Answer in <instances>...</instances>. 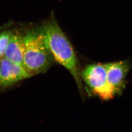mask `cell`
<instances>
[{
    "label": "cell",
    "mask_w": 132,
    "mask_h": 132,
    "mask_svg": "<svg viewBox=\"0 0 132 132\" xmlns=\"http://www.w3.org/2000/svg\"><path fill=\"white\" fill-rule=\"evenodd\" d=\"M47 48L54 61L69 71L83 94V85L78 60L72 46L58 24L54 15L41 27Z\"/></svg>",
    "instance_id": "6da1fadb"
},
{
    "label": "cell",
    "mask_w": 132,
    "mask_h": 132,
    "mask_svg": "<svg viewBox=\"0 0 132 132\" xmlns=\"http://www.w3.org/2000/svg\"><path fill=\"white\" fill-rule=\"evenodd\" d=\"M13 31L5 30L0 32V57H4L6 47Z\"/></svg>",
    "instance_id": "52a82bcc"
},
{
    "label": "cell",
    "mask_w": 132,
    "mask_h": 132,
    "mask_svg": "<svg viewBox=\"0 0 132 132\" xmlns=\"http://www.w3.org/2000/svg\"><path fill=\"white\" fill-rule=\"evenodd\" d=\"M82 81L92 93L103 100H109L116 95L109 84L106 64H92L81 71Z\"/></svg>",
    "instance_id": "3957f363"
},
{
    "label": "cell",
    "mask_w": 132,
    "mask_h": 132,
    "mask_svg": "<svg viewBox=\"0 0 132 132\" xmlns=\"http://www.w3.org/2000/svg\"><path fill=\"white\" fill-rule=\"evenodd\" d=\"M32 76L24 66L13 62L5 57L1 58L0 64V91L13 86Z\"/></svg>",
    "instance_id": "277c9868"
},
{
    "label": "cell",
    "mask_w": 132,
    "mask_h": 132,
    "mask_svg": "<svg viewBox=\"0 0 132 132\" xmlns=\"http://www.w3.org/2000/svg\"><path fill=\"white\" fill-rule=\"evenodd\" d=\"M1 57H0V64H1Z\"/></svg>",
    "instance_id": "ba28073f"
},
{
    "label": "cell",
    "mask_w": 132,
    "mask_h": 132,
    "mask_svg": "<svg viewBox=\"0 0 132 132\" xmlns=\"http://www.w3.org/2000/svg\"><path fill=\"white\" fill-rule=\"evenodd\" d=\"M107 81L116 94L121 93L125 88L126 77L130 70L127 61L106 63Z\"/></svg>",
    "instance_id": "5b68a950"
},
{
    "label": "cell",
    "mask_w": 132,
    "mask_h": 132,
    "mask_svg": "<svg viewBox=\"0 0 132 132\" xmlns=\"http://www.w3.org/2000/svg\"><path fill=\"white\" fill-rule=\"evenodd\" d=\"M25 44L23 65L32 76L45 72L54 60L40 27L28 30L24 34Z\"/></svg>",
    "instance_id": "7a4b0ae2"
},
{
    "label": "cell",
    "mask_w": 132,
    "mask_h": 132,
    "mask_svg": "<svg viewBox=\"0 0 132 132\" xmlns=\"http://www.w3.org/2000/svg\"><path fill=\"white\" fill-rule=\"evenodd\" d=\"M24 50V34L13 32L4 57L13 62L24 66L23 60Z\"/></svg>",
    "instance_id": "8992f818"
}]
</instances>
